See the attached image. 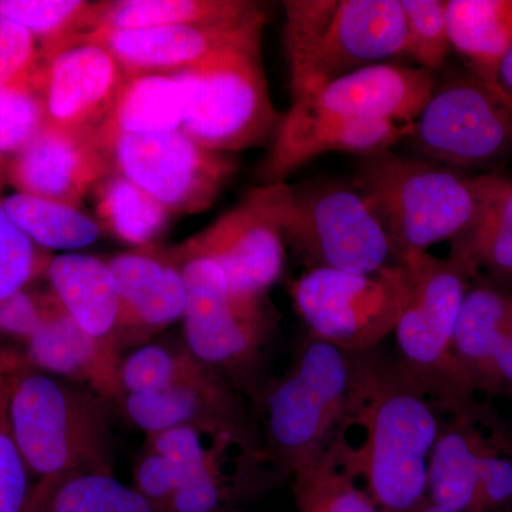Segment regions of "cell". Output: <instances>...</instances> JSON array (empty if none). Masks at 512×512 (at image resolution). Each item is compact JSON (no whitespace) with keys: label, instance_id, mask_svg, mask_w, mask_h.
<instances>
[{"label":"cell","instance_id":"6da1fadb","mask_svg":"<svg viewBox=\"0 0 512 512\" xmlns=\"http://www.w3.org/2000/svg\"><path fill=\"white\" fill-rule=\"evenodd\" d=\"M440 404L399 360L359 353L348 407L328 447L380 512H416L427 503Z\"/></svg>","mask_w":512,"mask_h":512},{"label":"cell","instance_id":"7a4b0ae2","mask_svg":"<svg viewBox=\"0 0 512 512\" xmlns=\"http://www.w3.org/2000/svg\"><path fill=\"white\" fill-rule=\"evenodd\" d=\"M437 79L421 67L380 63L291 100L258 167L262 185L285 183L328 153L392 150L429 101Z\"/></svg>","mask_w":512,"mask_h":512},{"label":"cell","instance_id":"3957f363","mask_svg":"<svg viewBox=\"0 0 512 512\" xmlns=\"http://www.w3.org/2000/svg\"><path fill=\"white\" fill-rule=\"evenodd\" d=\"M6 380L10 434L30 474L39 478L69 471L113 474L106 399L36 367H18Z\"/></svg>","mask_w":512,"mask_h":512},{"label":"cell","instance_id":"277c9868","mask_svg":"<svg viewBox=\"0 0 512 512\" xmlns=\"http://www.w3.org/2000/svg\"><path fill=\"white\" fill-rule=\"evenodd\" d=\"M284 10L291 100L403 56L400 0H286Z\"/></svg>","mask_w":512,"mask_h":512},{"label":"cell","instance_id":"5b68a950","mask_svg":"<svg viewBox=\"0 0 512 512\" xmlns=\"http://www.w3.org/2000/svg\"><path fill=\"white\" fill-rule=\"evenodd\" d=\"M353 184L375 210L397 264L460 237L478 208L476 177L392 150L360 158Z\"/></svg>","mask_w":512,"mask_h":512},{"label":"cell","instance_id":"8992f818","mask_svg":"<svg viewBox=\"0 0 512 512\" xmlns=\"http://www.w3.org/2000/svg\"><path fill=\"white\" fill-rule=\"evenodd\" d=\"M262 188L286 244L311 269L375 274L397 264L386 228L355 184L313 178Z\"/></svg>","mask_w":512,"mask_h":512},{"label":"cell","instance_id":"52a82bcc","mask_svg":"<svg viewBox=\"0 0 512 512\" xmlns=\"http://www.w3.org/2000/svg\"><path fill=\"white\" fill-rule=\"evenodd\" d=\"M407 292L394 326L399 363L440 407L460 406L473 389L454 352L458 313L470 272L456 255L426 254L399 262Z\"/></svg>","mask_w":512,"mask_h":512},{"label":"cell","instance_id":"ba28073f","mask_svg":"<svg viewBox=\"0 0 512 512\" xmlns=\"http://www.w3.org/2000/svg\"><path fill=\"white\" fill-rule=\"evenodd\" d=\"M357 356L309 339L291 369L265 394L264 448L292 474L328 447L355 383Z\"/></svg>","mask_w":512,"mask_h":512},{"label":"cell","instance_id":"9c48e42d","mask_svg":"<svg viewBox=\"0 0 512 512\" xmlns=\"http://www.w3.org/2000/svg\"><path fill=\"white\" fill-rule=\"evenodd\" d=\"M174 74L184 93L181 131L201 146L231 154L274 137L281 117L261 50H228Z\"/></svg>","mask_w":512,"mask_h":512},{"label":"cell","instance_id":"30bf717a","mask_svg":"<svg viewBox=\"0 0 512 512\" xmlns=\"http://www.w3.org/2000/svg\"><path fill=\"white\" fill-rule=\"evenodd\" d=\"M406 292L402 264L375 274L313 268L291 289L312 338L350 353L372 352L393 333Z\"/></svg>","mask_w":512,"mask_h":512},{"label":"cell","instance_id":"8fae6325","mask_svg":"<svg viewBox=\"0 0 512 512\" xmlns=\"http://www.w3.org/2000/svg\"><path fill=\"white\" fill-rule=\"evenodd\" d=\"M417 157L473 170L512 154V111L471 73L437 82L419 117L407 130Z\"/></svg>","mask_w":512,"mask_h":512},{"label":"cell","instance_id":"7c38bea8","mask_svg":"<svg viewBox=\"0 0 512 512\" xmlns=\"http://www.w3.org/2000/svg\"><path fill=\"white\" fill-rule=\"evenodd\" d=\"M104 150L114 173L146 191L171 217L207 211L237 171L229 154L201 146L183 131L120 136Z\"/></svg>","mask_w":512,"mask_h":512},{"label":"cell","instance_id":"4fadbf2b","mask_svg":"<svg viewBox=\"0 0 512 512\" xmlns=\"http://www.w3.org/2000/svg\"><path fill=\"white\" fill-rule=\"evenodd\" d=\"M173 259L180 265L187 289L183 316L187 349L225 377L251 366L268 332L264 303L235 298L224 272L211 259Z\"/></svg>","mask_w":512,"mask_h":512},{"label":"cell","instance_id":"5bb4252c","mask_svg":"<svg viewBox=\"0 0 512 512\" xmlns=\"http://www.w3.org/2000/svg\"><path fill=\"white\" fill-rule=\"evenodd\" d=\"M285 248L281 224L261 185L249 191L237 207L168 252L175 259H211L224 272L235 298L264 303L266 292L284 272Z\"/></svg>","mask_w":512,"mask_h":512},{"label":"cell","instance_id":"9a60e30c","mask_svg":"<svg viewBox=\"0 0 512 512\" xmlns=\"http://www.w3.org/2000/svg\"><path fill=\"white\" fill-rule=\"evenodd\" d=\"M46 59L40 86L45 127L69 136L97 137L130 74L106 47L79 37Z\"/></svg>","mask_w":512,"mask_h":512},{"label":"cell","instance_id":"2e32d148","mask_svg":"<svg viewBox=\"0 0 512 512\" xmlns=\"http://www.w3.org/2000/svg\"><path fill=\"white\" fill-rule=\"evenodd\" d=\"M265 22L264 6L261 5L234 22L94 30L77 37L106 47L130 74L177 73L228 50H261Z\"/></svg>","mask_w":512,"mask_h":512},{"label":"cell","instance_id":"e0dca14e","mask_svg":"<svg viewBox=\"0 0 512 512\" xmlns=\"http://www.w3.org/2000/svg\"><path fill=\"white\" fill-rule=\"evenodd\" d=\"M121 406L131 423L147 436L192 426L229 434L265 451L247 406L234 386L227 377L205 365L195 375L163 392L127 394Z\"/></svg>","mask_w":512,"mask_h":512},{"label":"cell","instance_id":"ac0fdd59","mask_svg":"<svg viewBox=\"0 0 512 512\" xmlns=\"http://www.w3.org/2000/svg\"><path fill=\"white\" fill-rule=\"evenodd\" d=\"M97 137H77L43 127L8 165L6 183L16 192L80 208L84 197L113 174Z\"/></svg>","mask_w":512,"mask_h":512},{"label":"cell","instance_id":"d6986e66","mask_svg":"<svg viewBox=\"0 0 512 512\" xmlns=\"http://www.w3.org/2000/svg\"><path fill=\"white\" fill-rule=\"evenodd\" d=\"M107 264L120 293L121 346L183 318L187 289L180 265L167 249L141 247L111 256Z\"/></svg>","mask_w":512,"mask_h":512},{"label":"cell","instance_id":"ffe728a7","mask_svg":"<svg viewBox=\"0 0 512 512\" xmlns=\"http://www.w3.org/2000/svg\"><path fill=\"white\" fill-rule=\"evenodd\" d=\"M28 353L36 369L89 387L109 403H123L120 348L84 332L53 293L42 325L28 339Z\"/></svg>","mask_w":512,"mask_h":512},{"label":"cell","instance_id":"44dd1931","mask_svg":"<svg viewBox=\"0 0 512 512\" xmlns=\"http://www.w3.org/2000/svg\"><path fill=\"white\" fill-rule=\"evenodd\" d=\"M46 274L67 315L94 339L121 349V299L107 261L70 252L50 259Z\"/></svg>","mask_w":512,"mask_h":512},{"label":"cell","instance_id":"7402d4cb","mask_svg":"<svg viewBox=\"0 0 512 512\" xmlns=\"http://www.w3.org/2000/svg\"><path fill=\"white\" fill-rule=\"evenodd\" d=\"M478 208L470 227L454 239L456 255L470 274L485 269L512 279V178L477 175Z\"/></svg>","mask_w":512,"mask_h":512},{"label":"cell","instance_id":"603a6c76","mask_svg":"<svg viewBox=\"0 0 512 512\" xmlns=\"http://www.w3.org/2000/svg\"><path fill=\"white\" fill-rule=\"evenodd\" d=\"M457 419L441 424L431 451L427 501L457 512H480V458L483 440L453 407Z\"/></svg>","mask_w":512,"mask_h":512},{"label":"cell","instance_id":"cb8c5ba5","mask_svg":"<svg viewBox=\"0 0 512 512\" xmlns=\"http://www.w3.org/2000/svg\"><path fill=\"white\" fill-rule=\"evenodd\" d=\"M446 16L451 49L491 87L512 43V0H447Z\"/></svg>","mask_w":512,"mask_h":512},{"label":"cell","instance_id":"d4e9b609","mask_svg":"<svg viewBox=\"0 0 512 512\" xmlns=\"http://www.w3.org/2000/svg\"><path fill=\"white\" fill-rule=\"evenodd\" d=\"M261 6L249 0H107L93 2L89 30H137L234 22Z\"/></svg>","mask_w":512,"mask_h":512},{"label":"cell","instance_id":"484cf974","mask_svg":"<svg viewBox=\"0 0 512 512\" xmlns=\"http://www.w3.org/2000/svg\"><path fill=\"white\" fill-rule=\"evenodd\" d=\"M183 121V87L174 73L130 74L97 140L104 148L120 136L181 131Z\"/></svg>","mask_w":512,"mask_h":512},{"label":"cell","instance_id":"4316f807","mask_svg":"<svg viewBox=\"0 0 512 512\" xmlns=\"http://www.w3.org/2000/svg\"><path fill=\"white\" fill-rule=\"evenodd\" d=\"M22 512H156L113 474L69 471L39 478Z\"/></svg>","mask_w":512,"mask_h":512},{"label":"cell","instance_id":"83f0119b","mask_svg":"<svg viewBox=\"0 0 512 512\" xmlns=\"http://www.w3.org/2000/svg\"><path fill=\"white\" fill-rule=\"evenodd\" d=\"M511 316V293L490 284L467 289L458 313L454 352L473 386L493 389L495 343Z\"/></svg>","mask_w":512,"mask_h":512},{"label":"cell","instance_id":"f1b7e54d","mask_svg":"<svg viewBox=\"0 0 512 512\" xmlns=\"http://www.w3.org/2000/svg\"><path fill=\"white\" fill-rule=\"evenodd\" d=\"M10 220L42 249H76L92 245L101 235L99 221L80 208L15 192L2 198Z\"/></svg>","mask_w":512,"mask_h":512},{"label":"cell","instance_id":"f546056e","mask_svg":"<svg viewBox=\"0 0 512 512\" xmlns=\"http://www.w3.org/2000/svg\"><path fill=\"white\" fill-rule=\"evenodd\" d=\"M93 192L101 225L126 244L150 247L170 221L160 202L121 174L107 175Z\"/></svg>","mask_w":512,"mask_h":512},{"label":"cell","instance_id":"4dcf8cb0","mask_svg":"<svg viewBox=\"0 0 512 512\" xmlns=\"http://www.w3.org/2000/svg\"><path fill=\"white\" fill-rule=\"evenodd\" d=\"M292 474L298 512H380L329 448Z\"/></svg>","mask_w":512,"mask_h":512},{"label":"cell","instance_id":"1f68e13d","mask_svg":"<svg viewBox=\"0 0 512 512\" xmlns=\"http://www.w3.org/2000/svg\"><path fill=\"white\" fill-rule=\"evenodd\" d=\"M92 5L84 0H0V16L32 33L47 57L87 33Z\"/></svg>","mask_w":512,"mask_h":512},{"label":"cell","instance_id":"d6a6232c","mask_svg":"<svg viewBox=\"0 0 512 512\" xmlns=\"http://www.w3.org/2000/svg\"><path fill=\"white\" fill-rule=\"evenodd\" d=\"M204 363L184 348L147 345L134 350L121 362V387L127 394L163 392L195 375Z\"/></svg>","mask_w":512,"mask_h":512},{"label":"cell","instance_id":"836d02e7","mask_svg":"<svg viewBox=\"0 0 512 512\" xmlns=\"http://www.w3.org/2000/svg\"><path fill=\"white\" fill-rule=\"evenodd\" d=\"M406 19V45L403 56L421 69L440 70L453 52L448 39L447 0H400Z\"/></svg>","mask_w":512,"mask_h":512},{"label":"cell","instance_id":"e575fe53","mask_svg":"<svg viewBox=\"0 0 512 512\" xmlns=\"http://www.w3.org/2000/svg\"><path fill=\"white\" fill-rule=\"evenodd\" d=\"M45 127L39 90L0 87V188L13 157Z\"/></svg>","mask_w":512,"mask_h":512},{"label":"cell","instance_id":"d590c367","mask_svg":"<svg viewBox=\"0 0 512 512\" xmlns=\"http://www.w3.org/2000/svg\"><path fill=\"white\" fill-rule=\"evenodd\" d=\"M50 259L10 220L0 198V305L46 272Z\"/></svg>","mask_w":512,"mask_h":512},{"label":"cell","instance_id":"8d00e7d4","mask_svg":"<svg viewBox=\"0 0 512 512\" xmlns=\"http://www.w3.org/2000/svg\"><path fill=\"white\" fill-rule=\"evenodd\" d=\"M46 62L36 37L0 16V87H32L40 93Z\"/></svg>","mask_w":512,"mask_h":512},{"label":"cell","instance_id":"74e56055","mask_svg":"<svg viewBox=\"0 0 512 512\" xmlns=\"http://www.w3.org/2000/svg\"><path fill=\"white\" fill-rule=\"evenodd\" d=\"M29 470L8 423V380H0V512H22L30 493Z\"/></svg>","mask_w":512,"mask_h":512},{"label":"cell","instance_id":"f35d334b","mask_svg":"<svg viewBox=\"0 0 512 512\" xmlns=\"http://www.w3.org/2000/svg\"><path fill=\"white\" fill-rule=\"evenodd\" d=\"M178 485L180 474L173 461L147 446L134 468V490L146 498L156 512H163Z\"/></svg>","mask_w":512,"mask_h":512},{"label":"cell","instance_id":"ab89813d","mask_svg":"<svg viewBox=\"0 0 512 512\" xmlns=\"http://www.w3.org/2000/svg\"><path fill=\"white\" fill-rule=\"evenodd\" d=\"M512 500V460L483 441L480 458V512L503 507Z\"/></svg>","mask_w":512,"mask_h":512},{"label":"cell","instance_id":"60d3db41","mask_svg":"<svg viewBox=\"0 0 512 512\" xmlns=\"http://www.w3.org/2000/svg\"><path fill=\"white\" fill-rule=\"evenodd\" d=\"M52 295L36 296L25 291L16 293L0 305V330L28 340L42 325Z\"/></svg>","mask_w":512,"mask_h":512},{"label":"cell","instance_id":"b9f144b4","mask_svg":"<svg viewBox=\"0 0 512 512\" xmlns=\"http://www.w3.org/2000/svg\"><path fill=\"white\" fill-rule=\"evenodd\" d=\"M512 387V316L501 330L493 353V389Z\"/></svg>","mask_w":512,"mask_h":512},{"label":"cell","instance_id":"7bdbcfd3","mask_svg":"<svg viewBox=\"0 0 512 512\" xmlns=\"http://www.w3.org/2000/svg\"><path fill=\"white\" fill-rule=\"evenodd\" d=\"M490 89H493V92L504 101L505 106L512 111V43L498 63Z\"/></svg>","mask_w":512,"mask_h":512},{"label":"cell","instance_id":"ee69618b","mask_svg":"<svg viewBox=\"0 0 512 512\" xmlns=\"http://www.w3.org/2000/svg\"><path fill=\"white\" fill-rule=\"evenodd\" d=\"M416 512H457V511H451V510H447V508L436 507V505L430 504L429 501H427V503L424 504L423 507H421L420 510H417Z\"/></svg>","mask_w":512,"mask_h":512},{"label":"cell","instance_id":"f6af8a7d","mask_svg":"<svg viewBox=\"0 0 512 512\" xmlns=\"http://www.w3.org/2000/svg\"><path fill=\"white\" fill-rule=\"evenodd\" d=\"M2 377H3V376H2V372H0V380H2Z\"/></svg>","mask_w":512,"mask_h":512}]
</instances>
